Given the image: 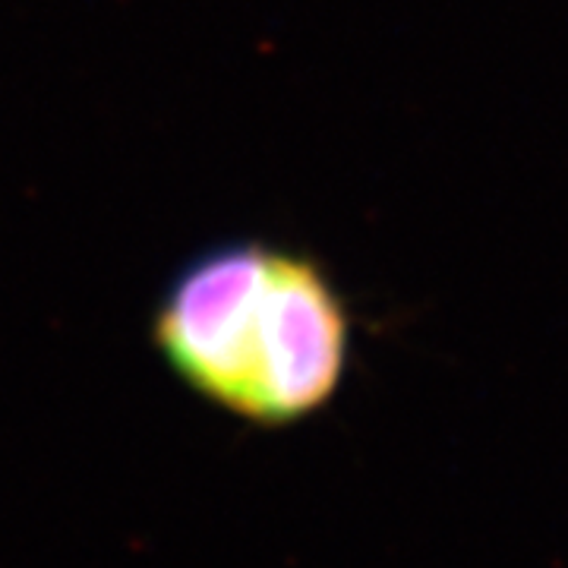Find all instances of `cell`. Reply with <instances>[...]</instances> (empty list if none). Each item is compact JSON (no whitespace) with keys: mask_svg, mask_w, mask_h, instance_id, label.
<instances>
[{"mask_svg":"<svg viewBox=\"0 0 568 568\" xmlns=\"http://www.w3.org/2000/svg\"><path fill=\"white\" fill-rule=\"evenodd\" d=\"M152 345L203 402L284 429L338 395L354 313L323 260L241 237L205 246L171 275L152 310Z\"/></svg>","mask_w":568,"mask_h":568,"instance_id":"cell-1","label":"cell"}]
</instances>
